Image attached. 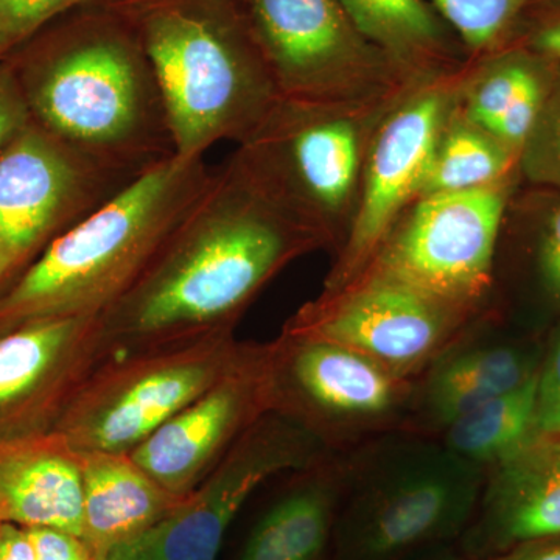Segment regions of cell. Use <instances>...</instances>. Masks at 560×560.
<instances>
[{
  "label": "cell",
  "instance_id": "cell-1",
  "mask_svg": "<svg viewBox=\"0 0 560 560\" xmlns=\"http://www.w3.org/2000/svg\"><path fill=\"white\" fill-rule=\"evenodd\" d=\"M323 245L232 154L131 289L102 316L110 355L234 334L261 289Z\"/></svg>",
  "mask_w": 560,
  "mask_h": 560
},
{
  "label": "cell",
  "instance_id": "cell-2",
  "mask_svg": "<svg viewBox=\"0 0 560 560\" xmlns=\"http://www.w3.org/2000/svg\"><path fill=\"white\" fill-rule=\"evenodd\" d=\"M44 130L138 176L175 154L160 86L117 0L62 14L7 55Z\"/></svg>",
  "mask_w": 560,
  "mask_h": 560
},
{
  "label": "cell",
  "instance_id": "cell-3",
  "mask_svg": "<svg viewBox=\"0 0 560 560\" xmlns=\"http://www.w3.org/2000/svg\"><path fill=\"white\" fill-rule=\"evenodd\" d=\"M205 158H165L0 285V337L36 320L103 316L208 187Z\"/></svg>",
  "mask_w": 560,
  "mask_h": 560
},
{
  "label": "cell",
  "instance_id": "cell-4",
  "mask_svg": "<svg viewBox=\"0 0 560 560\" xmlns=\"http://www.w3.org/2000/svg\"><path fill=\"white\" fill-rule=\"evenodd\" d=\"M160 86L176 156L238 145L280 102L238 0H117Z\"/></svg>",
  "mask_w": 560,
  "mask_h": 560
},
{
  "label": "cell",
  "instance_id": "cell-5",
  "mask_svg": "<svg viewBox=\"0 0 560 560\" xmlns=\"http://www.w3.org/2000/svg\"><path fill=\"white\" fill-rule=\"evenodd\" d=\"M396 102L350 106L280 98L234 154L276 201L327 243L352 223L372 136Z\"/></svg>",
  "mask_w": 560,
  "mask_h": 560
},
{
  "label": "cell",
  "instance_id": "cell-6",
  "mask_svg": "<svg viewBox=\"0 0 560 560\" xmlns=\"http://www.w3.org/2000/svg\"><path fill=\"white\" fill-rule=\"evenodd\" d=\"M243 348L234 334L103 361L58 422L77 452L131 453L200 397Z\"/></svg>",
  "mask_w": 560,
  "mask_h": 560
},
{
  "label": "cell",
  "instance_id": "cell-7",
  "mask_svg": "<svg viewBox=\"0 0 560 560\" xmlns=\"http://www.w3.org/2000/svg\"><path fill=\"white\" fill-rule=\"evenodd\" d=\"M287 101L381 106L411 83L357 31L338 0H238Z\"/></svg>",
  "mask_w": 560,
  "mask_h": 560
},
{
  "label": "cell",
  "instance_id": "cell-8",
  "mask_svg": "<svg viewBox=\"0 0 560 560\" xmlns=\"http://www.w3.org/2000/svg\"><path fill=\"white\" fill-rule=\"evenodd\" d=\"M521 179L518 173L481 189L418 198L368 270L411 283L460 311H474L492 283L504 219Z\"/></svg>",
  "mask_w": 560,
  "mask_h": 560
},
{
  "label": "cell",
  "instance_id": "cell-9",
  "mask_svg": "<svg viewBox=\"0 0 560 560\" xmlns=\"http://www.w3.org/2000/svg\"><path fill=\"white\" fill-rule=\"evenodd\" d=\"M480 470L447 448L394 459L342 517L340 560H401L459 536L480 501Z\"/></svg>",
  "mask_w": 560,
  "mask_h": 560
},
{
  "label": "cell",
  "instance_id": "cell-10",
  "mask_svg": "<svg viewBox=\"0 0 560 560\" xmlns=\"http://www.w3.org/2000/svg\"><path fill=\"white\" fill-rule=\"evenodd\" d=\"M459 72L423 81L394 103L372 136L359 206L324 294H334L371 267L405 210L418 200L445 124L458 105Z\"/></svg>",
  "mask_w": 560,
  "mask_h": 560
},
{
  "label": "cell",
  "instance_id": "cell-11",
  "mask_svg": "<svg viewBox=\"0 0 560 560\" xmlns=\"http://www.w3.org/2000/svg\"><path fill=\"white\" fill-rule=\"evenodd\" d=\"M466 313L411 283L368 270L298 312L283 334L338 342L404 378L436 357Z\"/></svg>",
  "mask_w": 560,
  "mask_h": 560
},
{
  "label": "cell",
  "instance_id": "cell-12",
  "mask_svg": "<svg viewBox=\"0 0 560 560\" xmlns=\"http://www.w3.org/2000/svg\"><path fill=\"white\" fill-rule=\"evenodd\" d=\"M135 178L32 120L0 153V246L28 264Z\"/></svg>",
  "mask_w": 560,
  "mask_h": 560
},
{
  "label": "cell",
  "instance_id": "cell-13",
  "mask_svg": "<svg viewBox=\"0 0 560 560\" xmlns=\"http://www.w3.org/2000/svg\"><path fill=\"white\" fill-rule=\"evenodd\" d=\"M323 442L296 419L265 412L178 510L136 544L167 560H217L228 526L254 490L282 471L312 469Z\"/></svg>",
  "mask_w": 560,
  "mask_h": 560
},
{
  "label": "cell",
  "instance_id": "cell-14",
  "mask_svg": "<svg viewBox=\"0 0 560 560\" xmlns=\"http://www.w3.org/2000/svg\"><path fill=\"white\" fill-rule=\"evenodd\" d=\"M268 411L270 346L243 345L219 381L128 455L162 488L187 499Z\"/></svg>",
  "mask_w": 560,
  "mask_h": 560
},
{
  "label": "cell",
  "instance_id": "cell-15",
  "mask_svg": "<svg viewBox=\"0 0 560 560\" xmlns=\"http://www.w3.org/2000/svg\"><path fill=\"white\" fill-rule=\"evenodd\" d=\"M110 357L102 316L36 320L0 337V440L55 431Z\"/></svg>",
  "mask_w": 560,
  "mask_h": 560
},
{
  "label": "cell",
  "instance_id": "cell-16",
  "mask_svg": "<svg viewBox=\"0 0 560 560\" xmlns=\"http://www.w3.org/2000/svg\"><path fill=\"white\" fill-rule=\"evenodd\" d=\"M271 411L324 440L337 423L386 418L399 405L401 378L377 361L319 338L283 334L270 346Z\"/></svg>",
  "mask_w": 560,
  "mask_h": 560
},
{
  "label": "cell",
  "instance_id": "cell-17",
  "mask_svg": "<svg viewBox=\"0 0 560 560\" xmlns=\"http://www.w3.org/2000/svg\"><path fill=\"white\" fill-rule=\"evenodd\" d=\"M464 552L488 560L523 541L560 536V433L539 434L490 469Z\"/></svg>",
  "mask_w": 560,
  "mask_h": 560
},
{
  "label": "cell",
  "instance_id": "cell-18",
  "mask_svg": "<svg viewBox=\"0 0 560 560\" xmlns=\"http://www.w3.org/2000/svg\"><path fill=\"white\" fill-rule=\"evenodd\" d=\"M0 523L83 534L81 456L57 431L0 440Z\"/></svg>",
  "mask_w": 560,
  "mask_h": 560
},
{
  "label": "cell",
  "instance_id": "cell-19",
  "mask_svg": "<svg viewBox=\"0 0 560 560\" xmlns=\"http://www.w3.org/2000/svg\"><path fill=\"white\" fill-rule=\"evenodd\" d=\"M80 456L81 539L97 560L145 536L186 500L162 488L128 453L80 452Z\"/></svg>",
  "mask_w": 560,
  "mask_h": 560
},
{
  "label": "cell",
  "instance_id": "cell-20",
  "mask_svg": "<svg viewBox=\"0 0 560 560\" xmlns=\"http://www.w3.org/2000/svg\"><path fill=\"white\" fill-rule=\"evenodd\" d=\"M475 60L464 77L470 84L459 88L460 114L521 156L560 62L517 40Z\"/></svg>",
  "mask_w": 560,
  "mask_h": 560
},
{
  "label": "cell",
  "instance_id": "cell-21",
  "mask_svg": "<svg viewBox=\"0 0 560 560\" xmlns=\"http://www.w3.org/2000/svg\"><path fill=\"white\" fill-rule=\"evenodd\" d=\"M372 46L411 83L455 73L463 44L429 0H338Z\"/></svg>",
  "mask_w": 560,
  "mask_h": 560
},
{
  "label": "cell",
  "instance_id": "cell-22",
  "mask_svg": "<svg viewBox=\"0 0 560 560\" xmlns=\"http://www.w3.org/2000/svg\"><path fill=\"white\" fill-rule=\"evenodd\" d=\"M544 345L515 340L460 350L430 375L425 404L442 425L536 378Z\"/></svg>",
  "mask_w": 560,
  "mask_h": 560
},
{
  "label": "cell",
  "instance_id": "cell-23",
  "mask_svg": "<svg viewBox=\"0 0 560 560\" xmlns=\"http://www.w3.org/2000/svg\"><path fill=\"white\" fill-rule=\"evenodd\" d=\"M337 499V485L330 478H305L257 523L241 560H319L329 541Z\"/></svg>",
  "mask_w": 560,
  "mask_h": 560
},
{
  "label": "cell",
  "instance_id": "cell-24",
  "mask_svg": "<svg viewBox=\"0 0 560 560\" xmlns=\"http://www.w3.org/2000/svg\"><path fill=\"white\" fill-rule=\"evenodd\" d=\"M536 378L448 422L445 448L478 469H492L539 436Z\"/></svg>",
  "mask_w": 560,
  "mask_h": 560
},
{
  "label": "cell",
  "instance_id": "cell-25",
  "mask_svg": "<svg viewBox=\"0 0 560 560\" xmlns=\"http://www.w3.org/2000/svg\"><path fill=\"white\" fill-rule=\"evenodd\" d=\"M514 175H518L517 154L467 120L456 105L438 140L419 198L481 189Z\"/></svg>",
  "mask_w": 560,
  "mask_h": 560
},
{
  "label": "cell",
  "instance_id": "cell-26",
  "mask_svg": "<svg viewBox=\"0 0 560 560\" xmlns=\"http://www.w3.org/2000/svg\"><path fill=\"white\" fill-rule=\"evenodd\" d=\"M518 260L541 311L560 318V191L529 186L506 212Z\"/></svg>",
  "mask_w": 560,
  "mask_h": 560
},
{
  "label": "cell",
  "instance_id": "cell-27",
  "mask_svg": "<svg viewBox=\"0 0 560 560\" xmlns=\"http://www.w3.org/2000/svg\"><path fill=\"white\" fill-rule=\"evenodd\" d=\"M471 58L514 43L536 0H429Z\"/></svg>",
  "mask_w": 560,
  "mask_h": 560
},
{
  "label": "cell",
  "instance_id": "cell-28",
  "mask_svg": "<svg viewBox=\"0 0 560 560\" xmlns=\"http://www.w3.org/2000/svg\"><path fill=\"white\" fill-rule=\"evenodd\" d=\"M518 173L529 186L560 191V66L518 156Z\"/></svg>",
  "mask_w": 560,
  "mask_h": 560
},
{
  "label": "cell",
  "instance_id": "cell-29",
  "mask_svg": "<svg viewBox=\"0 0 560 560\" xmlns=\"http://www.w3.org/2000/svg\"><path fill=\"white\" fill-rule=\"evenodd\" d=\"M105 0H0V35L13 49L69 11Z\"/></svg>",
  "mask_w": 560,
  "mask_h": 560
},
{
  "label": "cell",
  "instance_id": "cell-30",
  "mask_svg": "<svg viewBox=\"0 0 560 560\" xmlns=\"http://www.w3.org/2000/svg\"><path fill=\"white\" fill-rule=\"evenodd\" d=\"M536 422L539 434L560 433V318L544 342L536 378Z\"/></svg>",
  "mask_w": 560,
  "mask_h": 560
},
{
  "label": "cell",
  "instance_id": "cell-31",
  "mask_svg": "<svg viewBox=\"0 0 560 560\" xmlns=\"http://www.w3.org/2000/svg\"><path fill=\"white\" fill-rule=\"evenodd\" d=\"M32 110L13 66L0 60V153L32 124Z\"/></svg>",
  "mask_w": 560,
  "mask_h": 560
},
{
  "label": "cell",
  "instance_id": "cell-32",
  "mask_svg": "<svg viewBox=\"0 0 560 560\" xmlns=\"http://www.w3.org/2000/svg\"><path fill=\"white\" fill-rule=\"evenodd\" d=\"M517 43L560 62V7H530L517 33Z\"/></svg>",
  "mask_w": 560,
  "mask_h": 560
},
{
  "label": "cell",
  "instance_id": "cell-33",
  "mask_svg": "<svg viewBox=\"0 0 560 560\" xmlns=\"http://www.w3.org/2000/svg\"><path fill=\"white\" fill-rule=\"evenodd\" d=\"M27 529L35 560H97L86 541L75 534L50 526Z\"/></svg>",
  "mask_w": 560,
  "mask_h": 560
},
{
  "label": "cell",
  "instance_id": "cell-34",
  "mask_svg": "<svg viewBox=\"0 0 560 560\" xmlns=\"http://www.w3.org/2000/svg\"><path fill=\"white\" fill-rule=\"evenodd\" d=\"M0 560H35L31 534L25 526L0 523Z\"/></svg>",
  "mask_w": 560,
  "mask_h": 560
},
{
  "label": "cell",
  "instance_id": "cell-35",
  "mask_svg": "<svg viewBox=\"0 0 560 560\" xmlns=\"http://www.w3.org/2000/svg\"><path fill=\"white\" fill-rule=\"evenodd\" d=\"M488 560H560V536L523 541Z\"/></svg>",
  "mask_w": 560,
  "mask_h": 560
},
{
  "label": "cell",
  "instance_id": "cell-36",
  "mask_svg": "<svg viewBox=\"0 0 560 560\" xmlns=\"http://www.w3.org/2000/svg\"><path fill=\"white\" fill-rule=\"evenodd\" d=\"M102 560H167L161 558V556L154 555L147 550V548L140 547L136 541L124 545V547L117 548V550L110 551L105 559Z\"/></svg>",
  "mask_w": 560,
  "mask_h": 560
},
{
  "label": "cell",
  "instance_id": "cell-37",
  "mask_svg": "<svg viewBox=\"0 0 560 560\" xmlns=\"http://www.w3.org/2000/svg\"><path fill=\"white\" fill-rule=\"evenodd\" d=\"M25 265L27 264H25L20 254L13 253V250L5 248V246H0V285L7 279H10L14 272L25 267Z\"/></svg>",
  "mask_w": 560,
  "mask_h": 560
},
{
  "label": "cell",
  "instance_id": "cell-38",
  "mask_svg": "<svg viewBox=\"0 0 560 560\" xmlns=\"http://www.w3.org/2000/svg\"><path fill=\"white\" fill-rule=\"evenodd\" d=\"M11 50H13V47H11L9 40H7L5 38H3L2 35H0V60H2L3 57H7V55H9Z\"/></svg>",
  "mask_w": 560,
  "mask_h": 560
},
{
  "label": "cell",
  "instance_id": "cell-39",
  "mask_svg": "<svg viewBox=\"0 0 560 560\" xmlns=\"http://www.w3.org/2000/svg\"><path fill=\"white\" fill-rule=\"evenodd\" d=\"M536 5L560 7V0H536Z\"/></svg>",
  "mask_w": 560,
  "mask_h": 560
},
{
  "label": "cell",
  "instance_id": "cell-40",
  "mask_svg": "<svg viewBox=\"0 0 560 560\" xmlns=\"http://www.w3.org/2000/svg\"><path fill=\"white\" fill-rule=\"evenodd\" d=\"M438 560H467V559L463 558V556L453 555V552H448V555L442 556V558H440Z\"/></svg>",
  "mask_w": 560,
  "mask_h": 560
}]
</instances>
